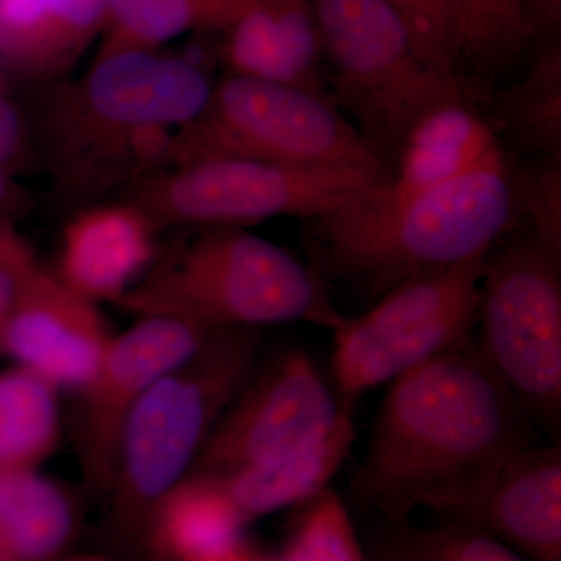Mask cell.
Returning a JSON list of instances; mask_svg holds the SVG:
<instances>
[{
  "mask_svg": "<svg viewBox=\"0 0 561 561\" xmlns=\"http://www.w3.org/2000/svg\"><path fill=\"white\" fill-rule=\"evenodd\" d=\"M351 409L309 354L283 351L254 368L187 476L225 479L284 459L330 434Z\"/></svg>",
  "mask_w": 561,
  "mask_h": 561,
  "instance_id": "obj_11",
  "label": "cell"
},
{
  "mask_svg": "<svg viewBox=\"0 0 561 561\" xmlns=\"http://www.w3.org/2000/svg\"><path fill=\"white\" fill-rule=\"evenodd\" d=\"M516 198L507 165L402 201L368 190L309 220V243L321 276L382 297L415 276L486 256L511 228Z\"/></svg>",
  "mask_w": 561,
  "mask_h": 561,
  "instance_id": "obj_3",
  "label": "cell"
},
{
  "mask_svg": "<svg viewBox=\"0 0 561 561\" xmlns=\"http://www.w3.org/2000/svg\"><path fill=\"white\" fill-rule=\"evenodd\" d=\"M68 561H106L103 559H98V557H80V559H72Z\"/></svg>",
  "mask_w": 561,
  "mask_h": 561,
  "instance_id": "obj_36",
  "label": "cell"
},
{
  "mask_svg": "<svg viewBox=\"0 0 561 561\" xmlns=\"http://www.w3.org/2000/svg\"><path fill=\"white\" fill-rule=\"evenodd\" d=\"M217 158L391 172L389 158L331 99L236 73L214 87L197 119L176 131L168 168Z\"/></svg>",
  "mask_w": 561,
  "mask_h": 561,
  "instance_id": "obj_7",
  "label": "cell"
},
{
  "mask_svg": "<svg viewBox=\"0 0 561 561\" xmlns=\"http://www.w3.org/2000/svg\"><path fill=\"white\" fill-rule=\"evenodd\" d=\"M111 337L95 302L38 267L0 330V353L55 389L81 391L94 378Z\"/></svg>",
  "mask_w": 561,
  "mask_h": 561,
  "instance_id": "obj_13",
  "label": "cell"
},
{
  "mask_svg": "<svg viewBox=\"0 0 561 561\" xmlns=\"http://www.w3.org/2000/svg\"><path fill=\"white\" fill-rule=\"evenodd\" d=\"M519 190L534 224L531 232L561 264V160H540L524 175Z\"/></svg>",
  "mask_w": 561,
  "mask_h": 561,
  "instance_id": "obj_29",
  "label": "cell"
},
{
  "mask_svg": "<svg viewBox=\"0 0 561 561\" xmlns=\"http://www.w3.org/2000/svg\"><path fill=\"white\" fill-rule=\"evenodd\" d=\"M257 328H214L201 348L162 375L122 432L113 486L117 512L139 522L179 485L256 368Z\"/></svg>",
  "mask_w": 561,
  "mask_h": 561,
  "instance_id": "obj_5",
  "label": "cell"
},
{
  "mask_svg": "<svg viewBox=\"0 0 561 561\" xmlns=\"http://www.w3.org/2000/svg\"><path fill=\"white\" fill-rule=\"evenodd\" d=\"M389 179L348 165L197 160L171 165L136 183L130 198L158 225L238 227L273 217L324 216Z\"/></svg>",
  "mask_w": 561,
  "mask_h": 561,
  "instance_id": "obj_9",
  "label": "cell"
},
{
  "mask_svg": "<svg viewBox=\"0 0 561 561\" xmlns=\"http://www.w3.org/2000/svg\"><path fill=\"white\" fill-rule=\"evenodd\" d=\"M504 542L526 561H561V448L531 446L453 516Z\"/></svg>",
  "mask_w": 561,
  "mask_h": 561,
  "instance_id": "obj_14",
  "label": "cell"
},
{
  "mask_svg": "<svg viewBox=\"0 0 561 561\" xmlns=\"http://www.w3.org/2000/svg\"><path fill=\"white\" fill-rule=\"evenodd\" d=\"M106 24V0H0V57L25 72L69 68Z\"/></svg>",
  "mask_w": 561,
  "mask_h": 561,
  "instance_id": "obj_18",
  "label": "cell"
},
{
  "mask_svg": "<svg viewBox=\"0 0 561 561\" xmlns=\"http://www.w3.org/2000/svg\"><path fill=\"white\" fill-rule=\"evenodd\" d=\"M534 232L490 251L474 341L530 423L560 443L561 279Z\"/></svg>",
  "mask_w": 561,
  "mask_h": 561,
  "instance_id": "obj_8",
  "label": "cell"
},
{
  "mask_svg": "<svg viewBox=\"0 0 561 561\" xmlns=\"http://www.w3.org/2000/svg\"><path fill=\"white\" fill-rule=\"evenodd\" d=\"M497 110L519 149L561 160V47L541 51L518 83L500 92Z\"/></svg>",
  "mask_w": 561,
  "mask_h": 561,
  "instance_id": "obj_24",
  "label": "cell"
},
{
  "mask_svg": "<svg viewBox=\"0 0 561 561\" xmlns=\"http://www.w3.org/2000/svg\"><path fill=\"white\" fill-rule=\"evenodd\" d=\"M224 58L236 76L331 99L312 0H257L228 28Z\"/></svg>",
  "mask_w": 561,
  "mask_h": 561,
  "instance_id": "obj_17",
  "label": "cell"
},
{
  "mask_svg": "<svg viewBox=\"0 0 561 561\" xmlns=\"http://www.w3.org/2000/svg\"><path fill=\"white\" fill-rule=\"evenodd\" d=\"M213 330L169 317H140L130 330L111 337L94 378L81 390L77 451L92 489L113 486L122 432L144 393L201 348Z\"/></svg>",
  "mask_w": 561,
  "mask_h": 561,
  "instance_id": "obj_12",
  "label": "cell"
},
{
  "mask_svg": "<svg viewBox=\"0 0 561 561\" xmlns=\"http://www.w3.org/2000/svg\"><path fill=\"white\" fill-rule=\"evenodd\" d=\"M530 38L553 32L561 20V0H523Z\"/></svg>",
  "mask_w": 561,
  "mask_h": 561,
  "instance_id": "obj_32",
  "label": "cell"
},
{
  "mask_svg": "<svg viewBox=\"0 0 561 561\" xmlns=\"http://www.w3.org/2000/svg\"><path fill=\"white\" fill-rule=\"evenodd\" d=\"M400 14L421 60L459 76L461 39L456 0H386Z\"/></svg>",
  "mask_w": 561,
  "mask_h": 561,
  "instance_id": "obj_28",
  "label": "cell"
},
{
  "mask_svg": "<svg viewBox=\"0 0 561 561\" xmlns=\"http://www.w3.org/2000/svg\"><path fill=\"white\" fill-rule=\"evenodd\" d=\"M154 228L131 202L81 210L62 232L58 278L92 302L119 301L153 260Z\"/></svg>",
  "mask_w": 561,
  "mask_h": 561,
  "instance_id": "obj_15",
  "label": "cell"
},
{
  "mask_svg": "<svg viewBox=\"0 0 561 561\" xmlns=\"http://www.w3.org/2000/svg\"><path fill=\"white\" fill-rule=\"evenodd\" d=\"M486 256L404 280L364 316L343 321L332 353L342 400L353 404L365 391L470 345Z\"/></svg>",
  "mask_w": 561,
  "mask_h": 561,
  "instance_id": "obj_10",
  "label": "cell"
},
{
  "mask_svg": "<svg viewBox=\"0 0 561 561\" xmlns=\"http://www.w3.org/2000/svg\"><path fill=\"white\" fill-rule=\"evenodd\" d=\"M58 435L57 389L24 368L0 373V470H35Z\"/></svg>",
  "mask_w": 561,
  "mask_h": 561,
  "instance_id": "obj_23",
  "label": "cell"
},
{
  "mask_svg": "<svg viewBox=\"0 0 561 561\" xmlns=\"http://www.w3.org/2000/svg\"><path fill=\"white\" fill-rule=\"evenodd\" d=\"M73 527L69 497L35 470H0V557L46 561Z\"/></svg>",
  "mask_w": 561,
  "mask_h": 561,
  "instance_id": "obj_21",
  "label": "cell"
},
{
  "mask_svg": "<svg viewBox=\"0 0 561 561\" xmlns=\"http://www.w3.org/2000/svg\"><path fill=\"white\" fill-rule=\"evenodd\" d=\"M461 60L482 73L511 68L530 41L523 0H456Z\"/></svg>",
  "mask_w": 561,
  "mask_h": 561,
  "instance_id": "obj_25",
  "label": "cell"
},
{
  "mask_svg": "<svg viewBox=\"0 0 561 561\" xmlns=\"http://www.w3.org/2000/svg\"><path fill=\"white\" fill-rule=\"evenodd\" d=\"M22 146V122L10 99L0 91V165L16 158Z\"/></svg>",
  "mask_w": 561,
  "mask_h": 561,
  "instance_id": "obj_31",
  "label": "cell"
},
{
  "mask_svg": "<svg viewBox=\"0 0 561 561\" xmlns=\"http://www.w3.org/2000/svg\"><path fill=\"white\" fill-rule=\"evenodd\" d=\"M10 194V181L7 179L5 171L0 165V205L5 202Z\"/></svg>",
  "mask_w": 561,
  "mask_h": 561,
  "instance_id": "obj_34",
  "label": "cell"
},
{
  "mask_svg": "<svg viewBox=\"0 0 561 561\" xmlns=\"http://www.w3.org/2000/svg\"><path fill=\"white\" fill-rule=\"evenodd\" d=\"M278 561H368L345 504L327 489L306 508Z\"/></svg>",
  "mask_w": 561,
  "mask_h": 561,
  "instance_id": "obj_27",
  "label": "cell"
},
{
  "mask_svg": "<svg viewBox=\"0 0 561 561\" xmlns=\"http://www.w3.org/2000/svg\"><path fill=\"white\" fill-rule=\"evenodd\" d=\"M214 87L201 68L153 50L101 54L76 83L50 92L44 151L69 197H95L168 168L176 131L201 116Z\"/></svg>",
  "mask_w": 561,
  "mask_h": 561,
  "instance_id": "obj_2",
  "label": "cell"
},
{
  "mask_svg": "<svg viewBox=\"0 0 561 561\" xmlns=\"http://www.w3.org/2000/svg\"><path fill=\"white\" fill-rule=\"evenodd\" d=\"M331 101L393 164L427 111L463 99L459 76L426 65L386 0H312Z\"/></svg>",
  "mask_w": 561,
  "mask_h": 561,
  "instance_id": "obj_6",
  "label": "cell"
},
{
  "mask_svg": "<svg viewBox=\"0 0 561 561\" xmlns=\"http://www.w3.org/2000/svg\"><path fill=\"white\" fill-rule=\"evenodd\" d=\"M257 0H106V51L153 50L195 31H228Z\"/></svg>",
  "mask_w": 561,
  "mask_h": 561,
  "instance_id": "obj_22",
  "label": "cell"
},
{
  "mask_svg": "<svg viewBox=\"0 0 561 561\" xmlns=\"http://www.w3.org/2000/svg\"><path fill=\"white\" fill-rule=\"evenodd\" d=\"M214 561H278V560H272V559H265V557L260 556H251V553L241 551L231 553V556L221 557V559H216Z\"/></svg>",
  "mask_w": 561,
  "mask_h": 561,
  "instance_id": "obj_33",
  "label": "cell"
},
{
  "mask_svg": "<svg viewBox=\"0 0 561 561\" xmlns=\"http://www.w3.org/2000/svg\"><path fill=\"white\" fill-rule=\"evenodd\" d=\"M38 267L24 239L9 225L0 224V330L16 308L25 284Z\"/></svg>",
  "mask_w": 561,
  "mask_h": 561,
  "instance_id": "obj_30",
  "label": "cell"
},
{
  "mask_svg": "<svg viewBox=\"0 0 561 561\" xmlns=\"http://www.w3.org/2000/svg\"><path fill=\"white\" fill-rule=\"evenodd\" d=\"M0 561H7L5 559H3V557H0Z\"/></svg>",
  "mask_w": 561,
  "mask_h": 561,
  "instance_id": "obj_37",
  "label": "cell"
},
{
  "mask_svg": "<svg viewBox=\"0 0 561 561\" xmlns=\"http://www.w3.org/2000/svg\"><path fill=\"white\" fill-rule=\"evenodd\" d=\"M368 561H390L376 546H371L370 552L367 553Z\"/></svg>",
  "mask_w": 561,
  "mask_h": 561,
  "instance_id": "obj_35",
  "label": "cell"
},
{
  "mask_svg": "<svg viewBox=\"0 0 561 561\" xmlns=\"http://www.w3.org/2000/svg\"><path fill=\"white\" fill-rule=\"evenodd\" d=\"M117 302L139 319L169 317L208 330L306 321L335 331L348 319L319 271L238 227L206 228Z\"/></svg>",
  "mask_w": 561,
  "mask_h": 561,
  "instance_id": "obj_4",
  "label": "cell"
},
{
  "mask_svg": "<svg viewBox=\"0 0 561 561\" xmlns=\"http://www.w3.org/2000/svg\"><path fill=\"white\" fill-rule=\"evenodd\" d=\"M354 437L356 430L348 411L330 434L308 448L217 481L250 523L319 496L348 459Z\"/></svg>",
  "mask_w": 561,
  "mask_h": 561,
  "instance_id": "obj_19",
  "label": "cell"
},
{
  "mask_svg": "<svg viewBox=\"0 0 561 561\" xmlns=\"http://www.w3.org/2000/svg\"><path fill=\"white\" fill-rule=\"evenodd\" d=\"M537 434L472 339L390 382L351 494L389 524L419 507L454 516Z\"/></svg>",
  "mask_w": 561,
  "mask_h": 561,
  "instance_id": "obj_1",
  "label": "cell"
},
{
  "mask_svg": "<svg viewBox=\"0 0 561 561\" xmlns=\"http://www.w3.org/2000/svg\"><path fill=\"white\" fill-rule=\"evenodd\" d=\"M153 540L179 561L216 560L241 551L247 522L217 479L187 476L151 513Z\"/></svg>",
  "mask_w": 561,
  "mask_h": 561,
  "instance_id": "obj_20",
  "label": "cell"
},
{
  "mask_svg": "<svg viewBox=\"0 0 561 561\" xmlns=\"http://www.w3.org/2000/svg\"><path fill=\"white\" fill-rule=\"evenodd\" d=\"M507 165L490 122L467 99L442 103L413 124L394 154L389 179L370 192L402 201L478 169Z\"/></svg>",
  "mask_w": 561,
  "mask_h": 561,
  "instance_id": "obj_16",
  "label": "cell"
},
{
  "mask_svg": "<svg viewBox=\"0 0 561 561\" xmlns=\"http://www.w3.org/2000/svg\"><path fill=\"white\" fill-rule=\"evenodd\" d=\"M373 546L390 561H526L504 542L460 523L440 527L389 524Z\"/></svg>",
  "mask_w": 561,
  "mask_h": 561,
  "instance_id": "obj_26",
  "label": "cell"
}]
</instances>
